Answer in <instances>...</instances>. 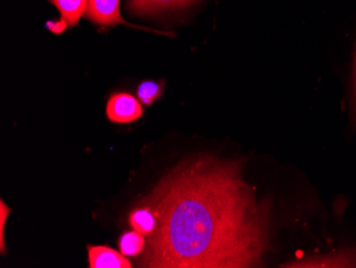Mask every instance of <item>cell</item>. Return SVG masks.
Returning <instances> with one entry per match:
<instances>
[{"label":"cell","mask_w":356,"mask_h":268,"mask_svg":"<svg viewBox=\"0 0 356 268\" xmlns=\"http://www.w3.org/2000/svg\"><path fill=\"white\" fill-rule=\"evenodd\" d=\"M243 159L200 155L170 170L138 207L155 216L139 267H259L270 207L242 179Z\"/></svg>","instance_id":"obj_1"},{"label":"cell","mask_w":356,"mask_h":268,"mask_svg":"<svg viewBox=\"0 0 356 268\" xmlns=\"http://www.w3.org/2000/svg\"><path fill=\"white\" fill-rule=\"evenodd\" d=\"M86 17L99 27H112L124 24L137 28L124 21L120 13V0H89Z\"/></svg>","instance_id":"obj_2"},{"label":"cell","mask_w":356,"mask_h":268,"mask_svg":"<svg viewBox=\"0 0 356 268\" xmlns=\"http://www.w3.org/2000/svg\"><path fill=\"white\" fill-rule=\"evenodd\" d=\"M142 113L141 105L131 94H115L108 101V119L115 123H131L141 118Z\"/></svg>","instance_id":"obj_3"},{"label":"cell","mask_w":356,"mask_h":268,"mask_svg":"<svg viewBox=\"0 0 356 268\" xmlns=\"http://www.w3.org/2000/svg\"><path fill=\"white\" fill-rule=\"evenodd\" d=\"M202 0H128L126 8L134 15L151 17L163 12L184 9L197 5Z\"/></svg>","instance_id":"obj_4"},{"label":"cell","mask_w":356,"mask_h":268,"mask_svg":"<svg viewBox=\"0 0 356 268\" xmlns=\"http://www.w3.org/2000/svg\"><path fill=\"white\" fill-rule=\"evenodd\" d=\"M89 264L91 268H131V263L125 255L106 246L88 247Z\"/></svg>","instance_id":"obj_5"},{"label":"cell","mask_w":356,"mask_h":268,"mask_svg":"<svg viewBox=\"0 0 356 268\" xmlns=\"http://www.w3.org/2000/svg\"><path fill=\"white\" fill-rule=\"evenodd\" d=\"M61 14V19L67 28L75 27L87 11L89 0H49Z\"/></svg>","instance_id":"obj_6"},{"label":"cell","mask_w":356,"mask_h":268,"mask_svg":"<svg viewBox=\"0 0 356 268\" xmlns=\"http://www.w3.org/2000/svg\"><path fill=\"white\" fill-rule=\"evenodd\" d=\"M129 223L135 231L145 236L151 235L156 227L155 216L151 210L144 207H138L131 212Z\"/></svg>","instance_id":"obj_7"},{"label":"cell","mask_w":356,"mask_h":268,"mask_svg":"<svg viewBox=\"0 0 356 268\" xmlns=\"http://www.w3.org/2000/svg\"><path fill=\"white\" fill-rule=\"evenodd\" d=\"M144 235L135 232H125L119 239V248L125 257H137L144 251L145 239Z\"/></svg>","instance_id":"obj_8"},{"label":"cell","mask_w":356,"mask_h":268,"mask_svg":"<svg viewBox=\"0 0 356 268\" xmlns=\"http://www.w3.org/2000/svg\"><path fill=\"white\" fill-rule=\"evenodd\" d=\"M163 86H165V84L163 81L161 83H155V81H143V83L140 84L139 88H138V97L144 105H152L154 102L157 101L161 97Z\"/></svg>","instance_id":"obj_9"},{"label":"cell","mask_w":356,"mask_h":268,"mask_svg":"<svg viewBox=\"0 0 356 268\" xmlns=\"http://www.w3.org/2000/svg\"><path fill=\"white\" fill-rule=\"evenodd\" d=\"M10 213H11V210L1 200L0 201V249H1V253H6L5 237H3V235H5L6 221H7Z\"/></svg>","instance_id":"obj_10"},{"label":"cell","mask_w":356,"mask_h":268,"mask_svg":"<svg viewBox=\"0 0 356 268\" xmlns=\"http://www.w3.org/2000/svg\"><path fill=\"white\" fill-rule=\"evenodd\" d=\"M46 27H47V29L51 31V33H56V35H60V33H63L64 30L67 29V25L64 23L62 19H60V21L48 22V23L46 24Z\"/></svg>","instance_id":"obj_11"},{"label":"cell","mask_w":356,"mask_h":268,"mask_svg":"<svg viewBox=\"0 0 356 268\" xmlns=\"http://www.w3.org/2000/svg\"><path fill=\"white\" fill-rule=\"evenodd\" d=\"M355 78H356V54H355Z\"/></svg>","instance_id":"obj_12"}]
</instances>
